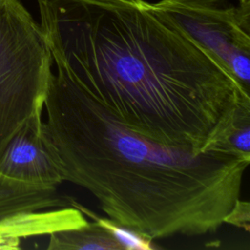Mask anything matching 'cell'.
Here are the masks:
<instances>
[{"mask_svg":"<svg viewBox=\"0 0 250 250\" xmlns=\"http://www.w3.org/2000/svg\"><path fill=\"white\" fill-rule=\"evenodd\" d=\"M54 62L123 124L201 153L250 112V92L144 0H36Z\"/></svg>","mask_w":250,"mask_h":250,"instance_id":"cell-1","label":"cell"},{"mask_svg":"<svg viewBox=\"0 0 250 250\" xmlns=\"http://www.w3.org/2000/svg\"><path fill=\"white\" fill-rule=\"evenodd\" d=\"M54 64L43 124L64 181L90 192L108 219L149 240L216 232L240 199L250 156L154 142Z\"/></svg>","mask_w":250,"mask_h":250,"instance_id":"cell-2","label":"cell"},{"mask_svg":"<svg viewBox=\"0 0 250 250\" xmlns=\"http://www.w3.org/2000/svg\"><path fill=\"white\" fill-rule=\"evenodd\" d=\"M53 64L40 23L20 0H0V156L21 127L42 114Z\"/></svg>","mask_w":250,"mask_h":250,"instance_id":"cell-3","label":"cell"},{"mask_svg":"<svg viewBox=\"0 0 250 250\" xmlns=\"http://www.w3.org/2000/svg\"><path fill=\"white\" fill-rule=\"evenodd\" d=\"M148 5L216 57L250 92V4L161 0Z\"/></svg>","mask_w":250,"mask_h":250,"instance_id":"cell-4","label":"cell"},{"mask_svg":"<svg viewBox=\"0 0 250 250\" xmlns=\"http://www.w3.org/2000/svg\"><path fill=\"white\" fill-rule=\"evenodd\" d=\"M0 174L44 187H58L64 182L46 136L42 114L29 118L11 138L0 156Z\"/></svg>","mask_w":250,"mask_h":250,"instance_id":"cell-5","label":"cell"},{"mask_svg":"<svg viewBox=\"0 0 250 250\" xmlns=\"http://www.w3.org/2000/svg\"><path fill=\"white\" fill-rule=\"evenodd\" d=\"M71 200L57 187L25 184L0 174V222L22 212L67 207Z\"/></svg>","mask_w":250,"mask_h":250,"instance_id":"cell-6","label":"cell"},{"mask_svg":"<svg viewBox=\"0 0 250 250\" xmlns=\"http://www.w3.org/2000/svg\"><path fill=\"white\" fill-rule=\"evenodd\" d=\"M48 249L80 250L103 249L121 250L122 247L114 237L96 221L78 229L55 231L49 234Z\"/></svg>","mask_w":250,"mask_h":250,"instance_id":"cell-7","label":"cell"},{"mask_svg":"<svg viewBox=\"0 0 250 250\" xmlns=\"http://www.w3.org/2000/svg\"><path fill=\"white\" fill-rule=\"evenodd\" d=\"M70 205L80 210L83 214L87 215L90 218H93L94 221H96L101 227H103L104 229H106L113 237L114 239L120 244L122 249H139V250H150L154 248L152 246V240H149L137 232H135L132 229H129L125 227H122L115 222L111 221L110 219H104L102 217L97 216L89 209L85 208L81 204L71 200Z\"/></svg>","mask_w":250,"mask_h":250,"instance_id":"cell-8","label":"cell"},{"mask_svg":"<svg viewBox=\"0 0 250 250\" xmlns=\"http://www.w3.org/2000/svg\"><path fill=\"white\" fill-rule=\"evenodd\" d=\"M250 207L247 201H237L230 213L226 217L224 224L233 225L238 228H243L246 230H249V215Z\"/></svg>","mask_w":250,"mask_h":250,"instance_id":"cell-9","label":"cell"},{"mask_svg":"<svg viewBox=\"0 0 250 250\" xmlns=\"http://www.w3.org/2000/svg\"><path fill=\"white\" fill-rule=\"evenodd\" d=\"M241 4H250V0H238Z\"/></svg>","mask_w":250,"mask_h":250,"instance_id":"cell-10","label":"cell"}]
</instances>
